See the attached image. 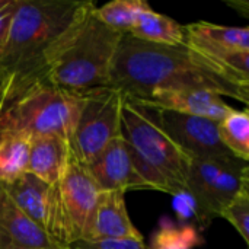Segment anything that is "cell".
<instances>
[{
  "mask_svg": "<svg viewBox=\"0 0 249 249\" xmlns=\"http://www.w3.org/2000/svg\"><path fill=\"white\" fill-rule=\"evenodd\" d=\"M70 155L69 142L58 136H41L31 139L28 174L48 185L61 181Z\"/></svg>",
  "mask_w": 249,
  "mask_h": 249,
  "instance_id": "16",
  "label": "cell"
},
{
  "mask_svg": "<svg viewBox=\"0 0 249 249\" xmlns=\"http://www.w3.org/2000/svg\"><path fill=\"white\" fill-rule=\"evenodd\" d=\"M185 26V45L249 79V28L193 22Z\"/></svg>",
  "mask_w": 249,
  "mask_h": 249,
  "instance_id": "9",
  "label": "cell"
},
{
  "mask_svg": "<svg viewBox=\"0 0 249 249\" xmlns=\"http://www.w3.org/2000/svg\"><path fill=\"white\" fill-rule=\"evenodd\" d=\"M147 9H150V6L144 0H112L96 7L95 13L105 26L125 35Z\"/></svg>",
  "mask_w": 249,
  "mask_h": 249,
  "instance_id": "20",
  "label": "cell"
},
{
  "mask_svg": "<svg viewBox=\"0 0 249 249\" xmlns=\"http://www.w3.org/2000/svg\"><path fill=\"white\" fill-rule=\"evenodd\" d=\"M12 83H13V79L10 74L7 73H3L0 71V111L10 93V89H12Z\"/></svg>",
  "mask_w": 249,
  "mask_h": 249,
  "instance_id": "25",
  "label": "cell"
},
{
  "mask_svg": "<svg viewBox=\"0 0 249 249\" xmlns=\"http://www.w3.org/2000/svg\"><path fill=\"white\" fill-rule=\"evenodd\" d=\"M1 191H3V185L0 184V196H1Z\"/></svg>",
  "mask_w": 249,
  "mask_h": 249,
  "instance_id": "27",
  "label": "cell"
},
{
  "mask_svg": "<svg viewBox=\"0 0 249 249\" xmlns=\"http://www.w3.org/2000/svg\"><path fill=\"white\" fill-rule=\"evenodd\" d=\"M125 95L112 88L83 92V104L69 142L71 155L82 165L90 163L114 139L121 136V112Z\"/></svg>",
  "mask_w": 249,
  "mask_h": 249,
  "instance_id": "7",
  "label": "cell"
},
{
  "mask_svg": "<svg viewBox=\"0 0 249 249\" xmlns=\"http://www.w3.org/2000/svg\"><path fill=\"white\" fill-rule=\"evenodd\" d=\"M18 0H0V53L3 51L16 12Z\"/></svg>",
  "mask_w": 249,
  "mask_h": 249,
  "instance_id": "24",
  "label": "cell"
},
{
  "mask_svg": "<svg viewBox=\"0 0 249 249\" xmlns=\"http://www.w3.org/2000/svg\"><path fill=\"white\" fill-rule=\"evenodd\" d=\"M69 249H70V248H69Z\"/></svg>",
  "mask_w": 249,
  "mask_h": 249,
  "instance_id": "28",
  "label": "cell"
},
{
  "mask_svg": "<svg viewBox=\"0 0 249 249\" xmlns=\"http://www.w3.org/2000/svg\"><path fill=\"white\" fill-rule=\"evenodd\" d=\"M83 1L18 0L7 42L0 53V71L20 88L41 79L44 60L74 20Z\"/></svg>",
  "mask_w": 249,
  "mask_h": 249,
  "instance_id": "3",
  "label": "cell"
},
{
  "mask_svg": "<svg viewBox=\"0 0 249 249\" xmlns=\"http://www.w3.org/2000/svg\"><path fill=\"white\" fill-rule=\"evenodd\" d=\"M219 137L228 152L241 159L249 160V112L248 109H232L217 124Z\"/></svg>",
  "mask_w": 249,
  "mask_h": 249,
  "instance_id": "19",
  "label": "cell"
},
{
  "mask_svg": "<svg viewBox=\"0 0 249 249\" xmlns=\"http://www.w3.org/2000/svg\"><path fill=\"white\" fill-rule=\"evenodd\" d=\"M201 244L203 238L194 226H174L166 223L153 233L150 249H194Z\"/></svg>",
  "mask_w": 249,
  "mask_h": 249,
  "instance_id": "21",
  "label": "cell"
},
{
  "mask_svg": "<svg viewBox=\"0 0 249 249\" xmlns=\"http://www.w3.org/2000/svg\"><path fill=\"white\" fill-rule=\"evenodd\" d=\"M248 181V162L235 156L191 160L185 179V193L193 201L194 216L201 231L209 228L216 217H220L222 210Z\"/></svg>",
  "mask_w": 249,
  "mask_h": 249,
  "instance_id": "6",
  "label": "cell"
},
{
  "mask_svg": "<svg viewBox=\"0 0 249 249\" xmlns=\"http://www.w3.org/2000/svg\"><path fill=\"white\" fill-rule=\"evenodd\" d=\"M136 39L159 45H184L185 26L169 16L147 9L128 32Z\"/></svg>",
  "mask_w": 249,
  "mask_h": 249,
  "instance_id": "17",
  "label": "cell"
},
{
  "mask_svg": "<svg viewBox=\"0 0 249 249\" xmlns=\"http://www.w3.org/2000/svg\"><path fill=\"white\" fill-rule=\"evenodd\" d=\"M109 86L136 99L158 89H200L249 104V79L185 44H150L128 34L115 53Z\"/></svg>",
  "mask_w": 249,
  "mask_h": 249,
  "instance_id": "1",
  "label": "cell"
},
{
  "mask_svg": "<svg viewBox=\"0 0 249 249\" xmlns=\"http://www.w3.org/2000/svg\"><path fill=\"white\" fill-rule=\"evenodd\" d=\"M139 101L158 109L203 117L217 123L233 109V107H231L223 96L200 89H158L146 99Z\"/></svg>",
  "mask_w": 249,
  "mask_h": 249,
  "instance_id": "14",
  "label": "cell"
},
{
  "mask_svg": "<svg viewBox=\"0 0 249 249\" xmlns=\"http://www.w3.org/2000/svg\"><path fill=\"white\" fill-rule=\"evenodd\" d=\"M220 217L229 222L249 245V181L242 185L235 198L222 210Z\"/></svg>",
  "mask_w": 249,
  "mask_h": 249,
  "instance_id": "22",
  "label": "cell"
},
{
  "mask_svg": "<svg viewBox=\"0 0 249 249\" xmlns=\"http://www.w3.org/2000/svg\"><path fill=\"white\" fill-rule=\"evenodd\" d=\"M228 4L232 6V7H235V9H238V12H239L242 16H245V18H248L249 16V4L247 1H228Z\"/></svg>",
  "mask_w": 249,
  "mask_h": 249,
  "instance_id": "26",
  "label": "cell"
},
{
  "mask_svg": "<svg viewBox=\"0 0 249 249\" xmlns=\"http://www.w3.org/2000/svg\"><path fill=\"white\" fill-rule=\"evenodd\" d=\"M63 214L70 245L83 239L89 220L98 203L101 190L85 165L69 155V160L58 182Z\"/></svg>",
  "mask_w": 249,
  "mask_h": 249,
  "instance_id": "10",
  "label": "cell"
},
{
  "mask_svg": "<svg viewBox=\"0 0 249 249\" xmlns=\"http://www.w3.org/2000/svg\"><path fill=\"white\" fill-rule=\"evenodd\" d=\"M70 249H149L143 239H114V241H77Z\"/></svg>",
  "mask_w": 249,
  "mask_h": 249,
  "instance_id": "23",
  "label": "cell"
},
{
  "mask_svg": "<svg viewBox=\"0 0 249 249\" xmlns=\"http://www.w3.org/2000/svg\"><path fill=\"white\" fill-rule=\"evenodd\" d=\"M3 190L28 219L61 245L70 247L58 184L48 185L26 172L12 184L3 185Z\"/></svg>",
  "mask_w": 249,
  "mask_h": 249,
  "instance_id": "8",
  "label": "cell"
},
{
  "mask_svg": "<svg viewBox=\"0 0 249 249\" xmlns=\"http://www.w3.org/2000/svg\"><path fill=\"white\" fill-rule=\"evenodd\" d=\"M159 115L168 136L191 160L232 156L220 142L217 121L165 109H159Z\"/></svg>",
  "mask_w": 249,
  "mask_h": 249,
  "instance_id": "11",
  "label": "cell"
},
{
  "mask_svg": "<svg viewBox=\"0 0 249 249\" xmlns=\"http://www.w3.org/2000/svg\"><path fill=\"white\" fill-rule=\"evenodd\" d=\"M82 104L83 93L60 89L42 79L12 86L0 111V136H58L70 142Z\"/></svg>",
  "mask_w": 249,
  "mask_h": 249,
  "instance_id": "5",
  "label": "cell"
},
{
  "mask_svg": "<svg viewBox=\"0 0 249 249\" xmlns=\"http://www.w3.org/2000/svg\"><path fill=\"white\" fill-rule=\"evenodd\" d=\"M0 249H69L31 219H28L1 191L0 196Z\"/></svg>",
  "mask_w": 249,
  "mask_h": 249,
  "instance_id": "15",
  "label": "cell"
},
{
  "mask_svg": "<svg viewBox=\"0 0 249 249\" xmlns=\"http://www.w3.org/2000/svg\"><path fill=\"white\" fill-rule=\"evenodd\" d=\"M95 12V3L85 0L71 25L47 54L42 80L76 93L109 86L114 57L124 34L105 26Z\"/></svg>",
  "mask_w": 249,
  "mask_h": 249,
  "instance_id": "2",
  "label": "cell"
},
{
  "mask_svg": "<svg viewBox=\"0 0 249 249\" xmlns=\"http://www.w3.org/2000/svg\"><path fill=\"white\" fill-rule=\"evenodd\" d=\"M31 139L19 134L0 136V184L7 185L28 172Z\"/></svg>",
  "mask_w": 249,
  "mask_h": 249,
  "instance_id": "18",
  "label": "cell"
},
{
  "mask_svg": "<svg viewBox=\"0 0 249 249\" xmlns=\"http://www.w3.org/2000/svg\"><path fill=\"white\" fill-rule=\"evenodd\" d=\"M121 134L131 163L149 190L179 196L185 193L191 159L172 142L160 123L159 109L125 96Z\"/></svg>",
  "mask_w": 249,
  "mask_h": 249,
  "instance_id": "4",
  "label": "cell"
},
{
  "mask_svg": "<svg viewBox=\"0 0 249 249\" xmlns=\"http://www.w3.org/2000/svg\"><path fill=\"white\" fill-rule=\"evenodd\" d=\"M123 191H101L85 236L80 241L143 239L128 216Z\"/></svg>",
  "mask_w": 249,
  "mask_h": 249,
  "instance_id": "13",
  "label": "cell"
},
{
  "mask_svg": "<svg viewBox=\"0 0 249 249\" xmlns=\"http://www.w3.org/2000/svg\"><path fill=\"white\" fill-rule=\"evenodd\" d=\"M90 177L101 191L149 190L137 175L123 134L114 139L90 163L86 165Z\"/></svg>",
  "mask_w": 249,
  "mask_h": 249,
  "instance_id": "12",
  "label": "cell"
}]
</instances>
